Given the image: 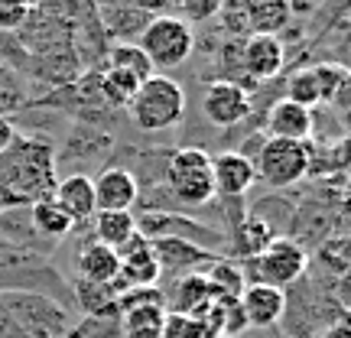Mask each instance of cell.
<instances>
[{"mask_svg":"<svg viewBox=\"0 0 351 338\" xmlns=\"http://www.w3.org/2000/svg\"><path fill=\"white\" fill-rule=\"evenodd\" d=\"M56 150L49 140L16 137L10 150L0 153V202L36 205L52 199L56 189Z\"/></svg>","mask_w":351,"mask_h":338,"instance_id":"obj_1","label":"cell"},{"mask_svg":"<svg viewBox=\"0 0 351 338\" xmlns=\"http://www.w3.org/2000/svg\"><path fill=\"white\" fill-rule=\"evenodd\" d=\"M127 111L134 117V124L140 130H147V134L169 130L186 114V95H182V88H179L176 78L163 75V72H153L150 78H143L137 85Z\"/></svg>","mask_w":351,"mask_h":338,"instance_id":"obj_2","label":"cell"},{"mask_svg":"<svg viewBox=\"0 0 351 338\" xmlns=\"http://www.w3.org/2000/svg\"><path fill=\"white\" fill-rule=\"evenodd\" d=\"M166 186L182 205H205L215 199L212 186V156L199 147L176 150L166 163Z\"/></svg>","mask_w":351,"mask_h":338,"instance_id":"obj_3","label":"cell"},{"mask_svg":"<svg viewBox=\"0 0 351 338\" xmlns=\"http://www.w3.org/2000/svg\"><path fill=\"white\" fill-rule=\"evenodd\" d=\"M309 166H313V147H309V140L300 143V140L267 137V143L261 147L257 160H254V173L267 186L283 189V186L300 182L302 176L309 173Z\"/></svg>","mask_w":351,"mask_h":338,"instance_id":"obj_4","label":"cell"},{"mask_svg":"<svg viewBox=\"0 0 351 338\" xmlns=\"http://www.w3.org/2000/svg\"><path fill=\"white\" fill-rule=\"evenodd\" d=\"M137 46L147 52L153 72H160V69H176L186 62L192 56L195 36H192V26L182 23L179 16H153L143 26V36Z\"/></svg>","mask_w":351,"mask_h":338,"instance_id":"obj_5","label":"cell"},{"mask_svg":"<svg viewBox=\"0 0 351 338\" xmlns=\"http://www.w3.org/2000/svg\"><path fill=\"white\" fill-rule=\"evenodd\" d=\"M306 267H309V254L302 251L296 241L274 238L267 251L254 257V274H257L254 283H267V287L283 289L289 283H296L306 274Z\"/></svg>","mask_w":351,"mask_h":338,"instance_id":"obj_6","label":"cell"},{"mask_svg":"<svg viewBox=\"0 0 351 338\" xmlns=\"http://www.w3.org/2000/svg\"><path fill=\"white\" fill-rule=\"evenodd\" d=\"M117 261H121L117 283H114L117 293H124V289H147L163 274L160 254H156V248H153L150 241H143V234H137L124 251H117Z\"/></svg>","mask_w":351,"mask_h":338,"instance_id":"obj_7","label":"cell"},{"mask_svg":"<svg viewBox=\"0 0 351 338\" xmlns=\"http://www.w3.org/2000/svg\"><path fill=\"white\" fill-rule=\"evenodd\" d=\"M202 111L215 127H234L251 114V95L231 78H215L202 95Z\"/></svg>","mask_w":351,"mask_h":338,"instance_id":"obj_8","label":"cell"},{"mask_svg":"<svg viewBox=\"0 0 351 338\" xmlns=\"http://www.w3.org/2000/svg\"><path fill=\"white\" fill-rule=\"evenodd\" d=\"M283 59H287L283 43L276 36H261V33H254V36L244 43V52H241V65H244L247 78H254V85L280 75Z\"/></svg>","mask_w":351,"mask_h":338,"instance_id":"obj_9","label":"cell"},{"mask_svg":"<svg viewBox=\"0 0 351 338\" xmlns=\"http://www.w3.org/2000/svg\"><path fill=\"white\" fill-rule=\"evenodd\" d=\"M95 186V212H130L137 202V179L127 169H104Z\"/></svg>","mask_w":351,"mask_h":338,"instance_id":"obj_10","label":"cell"},{"mask_svg":"<svg viewBox=\"0 0 351 338\" xmlns=\"http://www.w3.org/2000/svg\"><path fill=\"white\" fill-rule=\"evenodd\" d=\"M257 182L254 163L244 153H218L212 156V186L215 195H244Z\"/></svg>","mask_w":351,"mask_h":338,"instance_id":"obj_11","label":"cell"},{"mask_svg":"<svg viewBox=\"0 0 351 338\" xmlns=\"http://www.w3.org/2000/svg\"><path fill=\"white\" fill-rule=\"evenodd\" d=\"M52 202L72 218V225H85L95 218V186L82 173L59 179L52 189Z\"/></svg>","mask_w":351,"mask_h":338,"instance_id":"obj_12","label":"cell"},{"mask_svg":"<svg viewBox=\"0 0 351 338\" xmlns=\"http://www.w3.org/2000/svg\"><path fill=\"white\" fill-rule=\"evenodd\" d=\"M238 302H241V309H244L247 326H254V328L274 326L276 319L283 315V309H287V296H283V289L267 287V283H247Z\"/></svg>","mask_w":351,"mask_h":338,"instance_id":"obj_13","label":"cell"},{"mask_svg":"<svg viewBox=\"0 0 351 338\" xmlns=\"http://www.w3.org/2000/svg\"><path fill=\"white\" fill-rule=\"evenodd\" d=\"M309 134H313V111L300 108L296 101L289 98H280L270 104V111H267V137L306 143Z\"/></svg>","mask_w":351,"mask_h":338,"instance_id":"obj_14","label":"cell"},{"mask_svg":"<svg viewBox=\"0 0 351 338\" xmlns=\"http://www.w3.org/2000/svg\"><path fill=\"white\" fill-rule=\"evenodd\" d=\"M117 270H121V261H117V251L104 248V244H88L78 254V274H82V283H98V287H114L117 283Z\"/></svg>","mask_w":351,"mask_h":338,"instance_id":"obj_15","label":"cell"},{"mask_svg":"<svg viewBox=\"0 0 351 338\" xmlns=\"http://www.w3.org/2000/svg\"><path fill=\"white\" fill-rule=\"evenodd\" d=\"M137 234L140 225L130 212H95V241L104 244V248L124 251Z\"/></svg>","mask_w":351,"mask_h":338,"instance_id":"obj_16","label":"cell"},{"mask_svg":"<svg viewBox=\"0 0 351 338\" xmlns=\"http://www.w3.org/2000/svg\"><path fill=\"white\" fill-rule=\"evenodd\" d=\"M166 309L163 306H130L121 309V338H160Z\"/></svg>","mask_w":351,"mask_h":338,"instance_id":"obj_17","label":"cell"},{"mask_svg":"<svg viewBox=\"0 0 351 338\" xmlns=\"http://www.w3.org/2000/svg\"><path fill=\"white\" fill-rule=\"evenodd\" d=\"M208 276V289H212V300L218 302H238L244 287H247V276L241 274V267H234L231 261H215L212 274Z\"/></svg>","mask_w":351,"mask_h":338,"instance_id":"obj_18","label":"cell"},{"mask_svg":"<svg viewBox=\"0 0 351 338\" xmlns=\"http://www.w3.org/2000/svg\"><path fill=\"white\" fill-rule=\"evenodd\" d=\"M313 75H315V85H319V104H341L345 95H348V69L339 62H322V65H313Z\"/></svg>","mask_w":351,"mask_h":338,"instance_id":"obj_19","label":"cell"},{"mask_svg":"<svg viewBox=\"0 0 351 338\" xmlns=\"http://www.w3.org/2000/svg\"><path fill=\"white\" fill-rule=\"evenodd\" d=\"M212 300V289H208V276L205 274H186L179 283H176L173 293V313L192 315L199 306Z\"/></svg>","mask_w":351,"mask_h":338,"instance_id":"obj_20","label":"cell"},{"mask_svg":"<svg viewBox=\"0 0 351 338\" xmlns=\"http://www.w3.org/2000/svg\"><path fill=\"white\" fill-rule=\"evenodd\" d=\"M244 13H247V23H251L254 33L276 36L289 23L293 7H289V0H274V3H261V7H251V10H244Z\"/></svg>","mask_w":351,"mask_h":338,"instance_id":"obj_21","label":"cell"},{"mask_svg":"<svg viewBox=\"0 0 351 338\" xmlns=\"http://www.w3.org/2000/svg\"><path fill=\"white\" fill-rule=\"evenodd\" d=\"M108 69H117V72H127V75H134L137 82L153 75V65L147 59V52L140 49L137 43H117L111 49V62Z\"/></svg>","mask_w":351,"mask_h":338,"instance_id":"obj_22","label":"cell"},{"mask_svg":"<svg viewBox=\"0 0 351 338\" xmlns=\"http://www.w3.org/2000/svg\"><path fill=\"white\" fill-rule=\"evenodd\" d=\"M33 208V225L43 231V234H49V238H69L72 234V218L56 205L52 199H43L36 202V205H29Z\"/></svg>","mask_w":351,"mask_h":338,"instance_id":"obj_23","label":"cell"},{"mask_svg":"<svg viewBox=\"0 0 351 338\" xmlns=\"http://www.w3.org/2000/svg\"><path fill=\"white\" fill-rule=\"evenodd\" d=\"M137 78L127 75V72H117V69H104V75H101L98 88H101V98L114 104V108H127L130 98H134V91H137Z\"/></svg>","mask_w":351,"mask_h":338,"instance_id":"obj_24","label":"cell"},{"mask_svg":"<svg viewBox=\"0 0 351 338\" xmlns=\"http://www.w3.org/2000/svg\"><path fill=\"white\" fill-rule=\"evenodd\" d=\"M270 241H274V228L267 225V221H261V218H247L238 231V248H241V254L251 257V261L270 248Z\"/></svg>","mask_w":351,"mask_h":338,"instance_id":"obj_25","label":"cell"},{"mask_svg":"<svg viewBox=\"0 0 351 338\" xmlns=\"http://www.w3.org/2000/svg\"><path fill=\"white\" fill-rule=\"evenodd\" d=\"M287 98L296 101V104L306 108V111H313L315 104H319V85H315L313 69H300V72H293V78L287 82Z\"/></svg>","mask_w":351,"mask_h":338,"instance_id":"obj_26","label":"cell"},{"mask_svg":"<svg viewBox=\"0 0 351 338\" xmlns=\"http://www.w3.org/2000/svg\"><path fill=\"white\" fill-rule=\"evenodd\" d=\"M192 322L199 326L202 338H225V302L208 300L192 313Z\"/></svg>","mask_w":351,"mask_h":338,"instance_id":"obj_27","label":"cell"},{"mask_svg":"<svg viewBox=\"0 0 351 338\" xmlns=\"http://www.w3.org/2000/svg\"><path fill=\"white\" fill-rule=\"evenodd\" d=\"M182 23H208L225 10V0H173Z\"/></svg>","mask_w":351,"mask_h":338,"instance_id":"obj_28","label":"cell"},{"mask_svg":"<svg viewBox=\"0 0 351 338\" xmlns=\"http://www.w3.org/2000/svg\"><path fill=\"white\" fill-rule=\"evenodd\" d=\"M160 338H202V335H199V326L192 322V315L166 313V319H163V332H160Z\"/></svg>","mask_w":351,"mask_h":338,"instance_id":"obj_29","label":"cell"},{"mask_svg":"<svg viewBox=\"0 0 351 338\" xmlns=\"http://www.w3.org/2000/svg\"><path fill=\"white\" fill-rule=\"evenodd\" d=\"M29 16V0H0V29H16Z\"/></svg>","mask_w":351,"mask_h":338,"instance_id":"obj_30","label":"cell"},{"mask_svg":"<svg viewBox=\"0 0 351 338\" xmlns=\"http://www.w3.org/2000/svg\"><path fill=\"white\" fill-rule=\"evenodd\" d=\"M20 137V130H16V124H13L10 117H3L0 114V153L3 150H10L13 147V140Z\"/></svg>","mask_w":351,"mask_h":338,"instance_id":"obj_31","label":"cell"},{"mask_svg":"<svg viewBox=\"0 0 351 338\" xmlns=\"http://www.w3.org/2000/svg\"><path fill=\"white\" fill-rule=\"evenodd\" d=\"M322 338H351V326L341 319V322H335L332 328H326V335Z\"/></svg>","mask_w":351,"mask_h":338,"instance_id":"obj_32","label":"cell"},{"mask_svg":"<svg viewBox=\"0 0 351 338\" xmlns=\"http://www.w3.org/2000/svg\"><path fill=\"white\" fill-rule=\"evenodd\" d=\"M244 3V10H251V7H261V3H274V0H241Z\"/></svg>","mask_w":351,"mask_h":338,"instance_id":"obj_33","label":"cell"},{"mask_svg":"<svg viewBox=\"0 0 351 338\" xmlns=\"http://www.w3.org/2000/svg\"><path fill=\"white\" fill-rule=\"evenodd\" d=\"M140 3H150V7H156V3H160V0H140Z\"/></svg>","mask_w":351,"mask_h":338,"instance_id":"obj_34","label":"cell"}]
</instances>
